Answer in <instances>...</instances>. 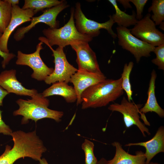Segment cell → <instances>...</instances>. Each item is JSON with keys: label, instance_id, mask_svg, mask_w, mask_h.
<instances>
[{"label": "cell", "instance_id": "6da1fadb", "mask_svg": "<svg viewBox=\"0 0 164 164\" xmlns=\"http://www.w3.org/2000/svg\"><path fill=\"white\" fill-rule=\"evenodd\" d=\"M121 78L104 81L86 89L81 95L82 109L105 106L124 94Z\"/></svg>", "mask_w": 164, "mask_h": 164}, {"label": "cell", "instance_id": "7a4b0ae2", "mask_svg": "<svg viewBox=\"0 0 164 164\" xmlns=\"http://www.w3.org/2000/svg\"><path fill=\"white\" fill-rule=\"evenodd\" d=\"M31 98L27 100L20 99L16 101L19 108L13 112V115L23 116L22 124H27L29 119L36 122L44 118L53 119L57 122L61 121L63 112L49 108L50 101L43 97L41 94L38 93Z\"/></svg>", "mask_w": 164, "mask_h": 164}, {"label": "cell", "instance_id": "3957f363", "mask_svg": "<svg viewBox=\"0 0 164 164\" xmlns=\"http://www.w3.org/2000/svg\"><path fill=\"white\" fill-rule=\"evenodd\" d=\"M74 9L72 8L70 18L63 26L60 28L45 29L42 31L46 36L39 37L38 39L43 43L52 47L56 45L64 48L78 41L88 43L93 38L80 33L77 29L74 18Z\"/></svg>", "mask_w": 164, "mask_h": 164}, {"label": "cell", "instance_id": "277c9868", "mask_svg": "<svg viewBox=\"0 0 164 164\" xmlns=\"http://www.w3.org/2000/svg\"><path fill=\"white\" fill-rule=\"evenodd\" d=\"M118 43L124 49L129 51L138 63L142 57H149L155 47L137 38L131 33L130 29L122 26L116 28Z\"/></svg>", "mask_w": 164, "mask_h": 164}, {"label": "cell", "instance_id": "5b68a950", "mask_svg": "<svg viewBox=\"0 0 164 164\" xmlns=\"http://www.w3.org/2000/svg\"><path fill=\"white\" fill-rule=\"evenodd\" d=\"M109 19L105 22L100 23L87 18L83 13L80 3L77 2L75 5L74 10V18L75 20V26L77 31L81 34L89 36L92 38L98 36L100 33L101 29L106 30L114 39L117 37L112 29L114 23L111 15Z\"/></svg>", "mask_w": 164, "mask_h": 164}, {"label": "cell", "instance_id": "8992f818", "mask_svg": "<svg viewBox=\"0 0 164 164\" xmlns=\"http://www.w3.org/2000/svg\"><path fill=\"white\" fill-rule=\"evenodd\" d=\"M141 104H136L131 101H129L124 97L120 103H115L109 105V110L112 111H117L121 113L123 116L125 125L127 128L135 125L139 129L144 137L145 133L150 135L148 128L140 120V109L142 107Z\"/></svg>", "mask_w": 164, "mask_h": 164}, {"label": "cell", "instance_id": "52a82bcc", "mask_svg": "<svg viewBox=\"0 0 164 164\" xmlns=\"http://www.w3.org/2000/svg\"><path fill=\"white\" fill-rule=\"evenodd\" d=\"M43 43L39 42L36 46V51L32 53L26 54L18 51L15 62L17 65H26L31 68L33 70L32 77L39 81H44L54 70L53 68L47 67L41 58L40 52L43 49Z\"/></svg>", "mask_w": 164, "mask_h": 164}, {"label": "cell", "instance_id": "ba28073f", "mask_svg": "<svg viewBox=\"0 0 164 164\" xmlns=\"http://www.w3.org/2000/svg\"><path fill=\"white\" fill-rule=\"evenodd\" d=\"M53 52L54 57L55 68L52 73L47 76L44 80L45 83L50 84L59 82H69L72 76L78 69L70 64L67 61L63 48L58 46L55 50L47 45Z\"/></svg>", "mask_w": 164, "mask_h": 164}, {"label": "cell", "instance_id": "9c48e42d", "mask_svg": "<svg viewBox=\"0 0 164 164\" xmlns=\"http://www.w3.org/2000/svg\"><path fill=\"white\" fill-rule=\"evenodd\" d=\"M151 19L150 13L147 14L138 20L134 27L130 29L131 33L142 41L155 47L164 44V34L156 28Z\"/></svg>", "mask_w": 164, "mask_h": 164}, {"label": "cell", "instance_id": "30bf717a", "mask_svg": "<svg viewBox=\"0 0 164 164\" xmlns=\"http://www.w3.org/2000/svg\"><path fill=\"white\" fill-rule=\"evenodd\" d=\"M68 6L67 2L63 1L61 4L44 10L41 15L32 17L29 25L17 29L14 35V39L17 41L21 40L26 33L39 23L46 24L51 29L57 28L59 23L56 20V17L62 11Z\"/></svg>", "mask_w": 164, "mask_h": 164}, {"label": "cell", "instance_id": "8fae6325", "mask_svg": "<svg viewBox=\"0 0 164 164\" xmlns=\"http://www.w3.org/2000/svg\"><path fill=\"white\" fill-rule=\"evenodd\" d=\"M70 45L76 53V61L78 69L92 73H102L100 68L96 54L88 43L78 41L72 43Z\"/></svg>", "mask_w": 164, "mask_h": 164}, {"label": "cell", "instance_id": "7c38bea8", "mask_svg": "<svg viewBox=\"0 0 164 164\" xmlns=\"http://www.w3.org/2000/svg\"><path fill=\"white\" fill-rule=\"evenodd\" d=\"M12 16L9 24L0 38V50L9 53L8 43L12 32L18 26L26 22L31 21L36 14L34 10L31 9H23L18 5L12 6Z\"/></svg>", "mask_w": 164, "mask_h": 164}, {"label": "cell", "instance_id": "4fadbf2b", "mask_svg": "<svg viewBox=\"0 0 164 164\" xmlns=\"http://www.w3.org/2000/svg\"><path fill=\"white\" fill-rule=\"evenodd\" d=\"M106 79V77L103 73H92L82 69H78L72 76L69 81L73 84L77 95V105L81 103V95L84 91Z\"/></svg>", "mask_w": 164, "mask_h": 164}, {"label": "cell", "instance_id": "5bb4252c", "mask_svg": "<svg viewBox=\"0 0 164 164\" xmlns=\"http://www.w3.org/2000/svg\"><path fill=\"white\" fill-rule=\"evenodd\" d=\"M16 70L11 69L3 71L0 74V85L9 93L32 97L38 93L35 89L25 88L17 79Z\"/></svg>", "mask_w": 164, "mask_h": 164}, {"label": "cell", "instance_id": "9a60e30c", "mask_svg": "<svg viewBox=\"0 0 164 164\" xmlns=\"http://www.w3.org/2000/svg\"><path fill=\"white\" fill-rule=\"evenodd\" d=\"M139 145L145 149V155L146 164H149L152 159L157 154L164 152V127L160 126L154 137L148 141L138 143H129L125 146Z\"/></svg>", "mask_w": 164, "mask_h": 164}, {"label": "cell", "instance_id": "2e32d148", "mask_svg": "<svg viewBox=\"0 0 164 164\" xmlns=\"http://www.w3.org/2000/svg\"><path fill=\"white\" fill-rule=\"evenodd\" d=\"M112 145L115 148V153L112 159L108 161V164H146L145 153L142 151L132 155L124 150L120 142H114Z\"/></svg>", "mask_w": 164, "mask_h": 164}, {"label": "cell", "instance_id": "e0dca14e", "mask_svg": "<svg viewBox=\"0 0 164 164\" xmlns=\"http://www.w3.org/2000/svg\"><path fill=\"white\" fill-rule=\"evenodd\" d=\"M157 77L156 71L153 69L151 74V77L147 92L148 98L143 107L139 110L140 114H144L149 112H154L160 117H164V110L158 104L155 95V82Z\"/></svg>", "mask_w": 164, "mask_h": 164}, {"label": "cell", "instance_id": "ac0fdd59", "mask_svg": "<svg viewBox=\"0 0 164 164\" xmlns=\"http://www.w3.org/2000/svg\"><path fill=\"white\" fill-rule=\"evenodd\" d=\"M41 94L45 97L54 95H60L68 103L74 102L77 101V99L73 87L69 85L68 83L64 82H59L53 84Z\"/></svg>", "mask_w": 164, "mask_h": 164}, {"label": "cell", "instance_id": "d6986e66", "mask_svg": "<svg viewBox=\"0 0 164 164\" xmlns=\"http://www.w3.org/2000/svg\"><path fill=\"white\" fill-rule=\"evenodd\" d=\"M115 10V13L111 15L114 23L118 26L127 28L131 26H135L138 21L136 18V13L134 11L132 15L125 13L118 7L116 0H109Z\"/></svg>", "mask_w": 164, "mask_h": 164}, {"label": "cell", "instance_id": "ffe728a7", "mask_svg": "<svg viewBox=\"0 0 164 164\" xmlns=\"http://www.w3.org/2000/svg\"><path fill=\"white\" fill-rule=\"evenodd\" d=\"M63 1L58 0H25L22 8L23 9H31L36 14L46 8H50L61 4Z\"/></svg>", "mask_w": 164, "mask_h": 164}, {"label": "cell", "instance_id": "44dd1931", "mask_svg": "<svg viewBox=\"0 0 164 164\" xmlns=\"http://www.w3.org/2000/svg\"><path fill=\"white\" fill-rule=\"evenodd\" d=\"M134 65V63L132 61L130 62L128 64H125L121 77L122 79V88L126 93L128 100L130 101L132 100L133 91L130 82V76Z\"/></svg>", "mask_w": 164, "mask_h": 164}, {"label": "cell", "instance_id": "7402d4cb", "mask_svg": "<svg viewBox=\"0 0 164 164\" xmlns=\"http://www.w3.org/2000/svg\"><path fill=\"white\" fill-rule=\"evenodd\" d=\"M12 7L7 0H0V31L2 34L11 20Z\"/></svg>", "mask_w": 164, "mask_h": 164}, {"label": "cell", "instance_id": "603a6c76", "mask_svg": "<svg viewBox=\"0 0 164 164\" xmlns=\"http://www.w3.org/2000/svg\"><path fill=\"white\" fill-rule=\"evenodd\" d=\"M152 11V20L156 26L159 25L164 20V0H152L151 5L148 8V12Z\"/></svg>", "mask_w": 164, "mask_h": 164}, {"label": "cell", "instance_id": "cb8c5ba5", "mask_svg": "<svg viewBox=\"0 0 164 164\" xmlns=\"http://www.w3.org/2000/svg\"><path fill=\"white\" fill-rule=\"evenodd\" d=\"M81 147L85 153V164H97L98 161L94 153V143L85 139Z\"/></svg>", "mask_w": 164, "mask_h": 164}, {"label": "cell", "instance_id": "d4e9b609", "mask_svg": "<svg viewBox=\"0 0 164 164\" xmlns=\"http://www.w3.org/2000/svg\"><path fill=\"white\" fill-rule=\"evenodd\" d=\"M153 52L156 58L152 59V63L158 67L159 70H164V44L155 47Z\"/></svg>", "mask_w": 164, "mask_h": 164}, {"label": "cell", "instance_id": "484cf974", "mask_svg": "<svg viewBox=\"0 0 164 164\" xmlns=\"http://www.w3.org/2000/svg\"><path fill=\"white\" fill-rule=\"evenodd\" d=\"M148 1V0H130V2H132L136 7V18L138 20L142 18V14L144 8Z\"/></svg>", "mask_w": 164, "mask_h": 164}, {"label": "cell", "instance_id": "4316f807", "mask_svg": "<svg viewBox=\"0 0 164 164\" xmlns=\"http://www.w3.org/2000/svg\"><path fill=\"white\" fill-rule=\"evenodd\" d=\"M0 56L3 58V60L2 63V66L3 68H5L6 66L15 56V55L12 53L4 52L0 50Z\"/></svg>", "mask_w": 164, "mask_h": 164}, {"label": "cell", "instance_id": "83f0119b", "mask_svg": "<svg viewBox=\"0 0 164 164\" xmlns=\"http://www.w3.org/2000/svg\"><path fill=\"white\" fill-rule=\"evenodd\" d=\"M2 111L0 110V133L4 135H10L12 130L9 126L6 125L3 121L2 116Z\"/></svg>", "mask_w": 164, "mask_h": 164}, {"label": "cell", "instance_id": "f1b7e54d", "mask_svg": "<svg viewBox=\"0 0 164 164\" xmlns=\"http://www.w3.org/2000/svg\"><path fill=\"white\" fill-rule=\"evenodd\" d=\"M9 93L0 85V106L2 105L3 100Z\"/></svg>", "mask_w": 164, "mask_h": 164}, {"label": "cell", "instance_id": "f546056e", "mask_svg": "<svg viewBox=\"0 0 164 164\" xmlns=\"http://www.w3.org/2000/svg\"><path fill=\"white\" fill-rule=\"evenodd\" d=\"M116 1L122 4L125 9L132 8V6L129 3L130 0H117Z\"/></svg>", "mask_w": 164, "mask_h": 164}, {"label": "cell", "instance_id": "4dcf8cb0", "mask_svg": "<svg viewBox=\"0 0 164 164\" xmlns=\"http://www.w3.org/2000/svg\"><path fill=\"white\" fill-rule=\"evenodd\" d=\"M12 6L18 5L19 3V0H7Z\"/></svg>", "mask_w": 164, "mask_h": 164}, {"label": "cell", "instance_id": "1f68e13d", "mask_svg": "<svg viewBox=\"0 0 164 164\" xmlns=\"http://www.w3.org/2000/svg\"><path fill=\"white\" fill-rule=\"evenodd\" d=\"M97 164H108V161L104 158H101Z\"/></svg>", "mask_w": 164, "mask_h": 164}, {"label": "cell", "instance_id": "d6a6232c", "mask_svg": "<svg viewBox=\"0 0 164 164\" xmlns=\"http://www.w3.org/2000/svg\"><path fill=\"white\" fill-rule=\"evenodd\" d=\"M39 162V164H49L46 160L44 158L41 159Z\"/></svg>", "mask_w": 164, "mask_h": 164}, {"label": "cell", "instance_id": "836d02e7", "mask_svg": "<svg viewBox=\"0 0 164 164\" xmlns=\"http://www.w3.org/2000/svg\"><path fill=\"white\" fill-rule=\"evenodd\" d=\"M164 21L162 22L160 25L159 27L161 29L164 30Z\"/></svg>", "mask_w": 164, "mask_h": 164}, {"label": "cell", "instance_id": "e575fe53", "mask_svg": "<svg viewBox=\"0 0 164 164\" xmlns=\"http://www.w3.org/2000/svg\"><path fill=\"white\" fill-rule=\"evenodd\" d=\"M149 164H159L157 162H150Z\"/></svg>", "mask_w": 164, "mask_h": 164}, {"label": "cell", "instance_id": "d590c367", "mask_svg": "<svg viewBox=\"0 0 164 164\" xmlns=\"http://www.w3.org/2000/svg\"><path fill=\"white\" fill-rule=\"evenodd\" d=\"M2 33L0 31V38H1V36H2Z\"/></svg>", "mask_w": 164, "mask_h": 164}]
</instances>
